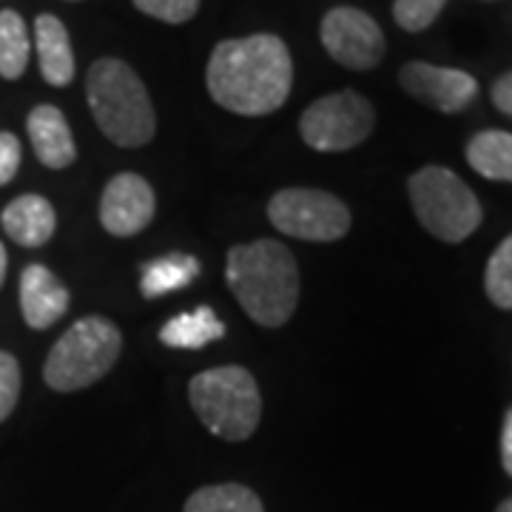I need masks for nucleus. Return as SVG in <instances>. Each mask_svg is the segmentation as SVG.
Segmentation results:
<instances>
[{"label":"nucleus","mask_w":512,"mask_h":512,"mask_svg":"<svg viewBox=\"0 0 512 512\" xmlns=\"http://www.w3.org/2000/svg\"><path fill=\"white\" fill-rule=\"evenodd\" d=\"M26 131L35 148L37 160L46 168H69L77 160V146H74V134L69 128L66 114L57 106H35L26 117Z\"/></svg>","instance_id":"13"},{"label":"nucleus","mask_w":512,"mask_h":512,"mask_svg":"<svg viewBox=\"0 0 512 512\" xmlns=\"http://www.w3.org/2000/svg\"><path fill=\"white\" fill-rule=\"evenodd\" d=\"M20 399V365L6 350H0V424L12 416Z\"/></svg>","instance_id":"24"},{"label":"nucleus","mask_w":512,"mask_h":512,"mask_svg":"<svg viewBox=\"0 0 512 512\" xmlns=\"http://www.w3.org/2000/svg\"><path fill=\"white\" fill-rule=\"evenodd\" d=\"M188 399L205 430L225 441L251 439L262 419V396L254 376L239 365L211 367L188 384Z\"/></svg>","instance_id":"4"},{"label":"nucleus","mask_w":512,"mask_h":512,"mask_svg":"<svg viewBox=\"0 0 512 512\" xmlns=\"http://www.w3.org/2000/svg\"><path fill=\"white\" fill-rule=\"evenodd\" d=\"M200 274V262L188 254H165L160 259H151L143 268L140 291L146 299H157L163 293L188 288Z\"/></svg>","instance_id":"18"},{"label":"nucleus","mask_w":512,"mask_h":512,"mask_svg":"<svg viewBox=\"0 0 512 512\" xmlns=\"http://www.w3.org/2000/svg\"><path fill=\"white\" fill-rule=\"evenodd\" d=\"M157 211V200L151 185L140 174H117L111 177L103 200H100V222L111 237H134L146 231Z\"/></svg>","instance_id":"11"},{"label":"nucleus","mask_w":512,"mask_h":512,"mask_svg":"<svg viewBox=\"0 0 512 512\" xmlns=\"http://www.w3.org/2000/svg\"><path fill=\"white\" fill-rule=\"evenodd\" d=\"M183 512H265V507L245 484H211L191 495Z\"/></svg>","instance_id":"20"},{"label":"nucleus","mask_w":512,"mask_h":512,"mask_svg":"<svg viewBox=\"0 0 512 512\" xmlns=\"http://www.w3.org/2000/svg\"><path fill=\"white\" fill-rule=\"evenodd\" d=\"M35 49L43 80L55 89L69 86L74 80V52L63 20L55 15H37Z\"/></svg>","instance_id":"15"},{"label":"nucleus","mask_w":512,"mask_h":512,"mask_svg":"<svg viewBox=\"0 0 512 512\" xmlns=\"http://www.w3.org/2000/svg\"><path fill=\"white\" fill-rule=\"evenodd\" d=\"M402 89L413 100H419L441 114H458L464 111L478 94V80L473 74L447 66H433L424 60H410L399 72Z\"/></svg>","instance_id":"10"},{"label":"nucleus","mask_w":512,"mask_h":512,"mask_svg":"<svg viewBox=\"0 0 512 512\" xmlns=\"http://www.w3.org/2000/svg\"><path fill=\"white\" fill-rule=\"evenodd\" d=\"M86 100L97 128L114 146L140 148L151 143L157 114L140 74L128 63L117 57L94 60L86 74Z\"/></svg>","instance_id":"3"},{"label":"nucleus","mask_w":512,"mask_h":512,"mask_svg":"<svg viewBox=\"0 0 512 512\" xmlns=\"http://www.w3.org/2000/svg\"><path fill=\"white\" fill-rule=\"evenodd\" d=\"M416 220L441 242H464L481 225V202L458 174L444 165H427L407 183Z\"/></svg>","instance_id":"6"},{"label":"nucleus","mask_w":512,"mask_h":512,"mask_svg":"<svg viewBox=\"0 0 512 512\" xmlns=\"http://www.w3.org/2000/svg\"><path fill=\"white\" fill-rule=\"evenodd\" d=\"M6 268H9V256H6V248L0 242V288H3V279H6Z\"/></svg>","instance_id":"28"},{"label":"nucleus","mask_w":512,"mask_h":512,"mask_svg":"<svg viewBox=\"0 0 512 512\" xmlns=\"http://www.w3.org/2000/svg\"><path fill=\"white\" fill-rule=\"evenodd\" d=\"M276 231L308 242H336L350 231V211L339 197L316 188H285L268 202Z\"/></svg>","instance_id":"8"},{"label":"nucleus","mask_w":512,"mask_h":512,"mask_svg":"<svg viewBox=\"0 0 512 512\" xmlns=\"http://www.w3.org/2000/svg\"><path fill=\"white\" fill-rule=\"evenodd\" d=\"M484 291L495 308L512 311V237H507L490 256L484 271Z\"/></svg>","instance_id":"21"},{"label":"nucleus","mask_w":512,"mask_h":512,"mask_svg":"<svg viewBox=\"0 0 512 512\" xmlns=\"http://www.w3.org/2000/svg\"><path fill=\"white\" fill-rule=\"evenodd\" d=\"M222 336H225V322H220V316L205 305L194 313H180V316L168 319L160 328V342L180 350L205 348Z\"/></svg>","instance_id":"16"},{"label":"nucleus","mask_w":512,"mask_h":512,"mask_svg":"<svg viewBox=\"0 0 512 512\" xmlns=\"http://www.w3.org/2000/svg\"><path fill=\"white\" fill-rule=\"evenodd\" d=\"M69 311V291L46 265H26L20 274V313L35 330L52 328Z\"/></svg>","instance_id":"12"},{"label":"nucleus","mask_w":512,"mask_h":512,"mask_svg":"<svg viewBox=\"0 0 512 512\" xmlns=\"http://www.w3.org/2000/svg\"><path fill=\"white\" fill-rule=\"evenodd\" d=\"M123 336L106 316H86L74 322L49 350L43 379L57 393H74L100 382L117 365Z\"/></svg>","instance_id":"5"},{"label":"nucleus","mask_w":512,"mask_h":512,"mask_svg":"<svg viewBox=\"0 0 512 512\" xmlns=\"http://www.w3.org/2000/svg\"><path fill=\"white\" fill-rule=\"evenodd\" d=\"M501 464H504V473L512 478V407L504 416V430H501Z\"/></svg>","instance_id":"27"},{"label":"nucleus","mask_w":512,"mask_h":512,"mask_svg":"<svg viewBox=\"0 0 512 512\" xmlns=\"http://www.w3.org/2000/svg\"><path fill=\"white\" fill-rule=\"evenodd\" d=\"M447 0H393V20L402 26L404 32H424L430 29Z\"/></svg>","instance_id":"22"},{"label":"nucleus","mask_w":512,"mask_h":512,"mask_svg":"<svg viewBox=\"0 0 512 512\" xmlns=\"http://www.w3.org/2000/svg\"><path fill=\"white\" fill-rule=\"evenodd\" d=\"M225 279L242 311L262 328H282L299 305L296 259L276 239H256L231 248Z\"/></svg>","instance_id":"2"},{"label":"nucleus","mask_w":512,"mask_h":512,"mask_svg":"<svg viewBox=\"0 0 512 512\" xmlns=\"http://www.w3.org/2000/svg\"><path fill=\"white\" fill-rule=\"evenodd\" d=\"M143 15L154 20H163L171 26L188 23L200 12V0H131Z\"/></svg>","instance_id":"23"},{"label":"nucleus","mask_w":512,"mask_h":512,"mask_svg":"<svg viewBox=\"0 0 512 512\" xmlns=\"http://www.w3.org/2000/svg\"><path fill=\"white\" fill-rule=\"evenodd\" d=\"M29 29L15 9H0V77L20 80L29 66Z\"/></svg>","instance_id":"19"},{"label":"nucleus","mask_w":512,"mask_h":512,"mask_svg":"<svg viewBox=\"0 0 512 512\" xmlns=\"http://www.w3.org/2000/svg\"><path fill=\"white\" fill-rule=\"evenodd\" d=\"M205 86L217 106L239 117L274 114L293 89L291 52L282 37L265 32L222 40L208 57Z\"/></svg>","instance_id":"1"},{"label":"nucleus","mask_w":512,"mask_h":512,"mask_svg":"<svg viewBox=\"0 0 512 512\" xmlns=\"http://www.w3.org/2000/svg\"><path fill=\"white\" fill-rule=\"evenodd\" d=\"M467 163L484 180L512 183V134L510 131H478L467 143Z\"/></svg>","instance_id":"17"},{"label":"nucleus","mask_w":512,"mask_h":512,"mask_svg":"<svg viewBox=\"0 0 512 512\" xmlns=\"http://www.w3.org/2000/svg\"><path fill=\"white\" fill-rule=\"evenodd\" d=\"M0 225L6 231V237L18 242L23 248H40L49 239L55 237L57 214L52 202L40 194H23L18 200H12L3 214H0Z\"/></svg>","instance_id":"14"},{"label":"nucleus","mask_w":512,"mask_h":512,"mask_svg":"<svg viewBox=\"0 0 512 512\" xmlns=\"http://www.w3.org/2000/svg\"><path fill=\"white\" fill-rule=\"evenodd\" d=\"M493 103L501 114L512 117V72L501 74L493 86Z\"/></svg>","instance_id":"26"},{"label":"nucleus","mask_w":512,"mask_h":512,"mask_svg":"<svg viewBox=\"0 0 512 512\" xmlns=\"http://www.w3.org/2000/svg\"><path fill=\"white\" fill-rule=\"evenodd\" d=\"M20 140L12 131H0V188L15 180L20 168Z\"/></svg>","instance_id":"25"},{"label":"nucleus","mask_w":512,"mask_h":512,"mask_svg":"<svg viewBox=\"0 0 512 512\" xmlns=\"http://www.w3.org/2000/svg\"><path fill=\"white\" fill-rule=\"evenodd\" d=\"M376 126V111L365 94L345 89L313 100L299 117V134L313 151H350L362 146Z\"/></svg>","instance_id":"7"},{"label":"nucleus","mask_w":512,"mask_h":512,"mask_svg":"<svg viewBox=\"0 0 512 512\" xmlns=\"http://www.w3.org/2000/svg\"><path fill=\"white\" fill-rule=\"evenodd\" d=\"M322 46L328 55L353 72H370L384 60L387 40L382 26L362 9L353 6H336L322 18L319 26Z\"/></svg>","instance_id":"9"},{"label":"nucleus","mask_w":512,"mask_h":512,"mask_svg":"<svg viewBox=\"0 0 512 512\" xmlns=\"http://www.w3.org/2000/svg\"><path fill=\"white\" fill-rule=\"evenodd\" d=\"M495 512H512V498L501 501V504H498V510H495Z\"/></svg>","instance_id":"29"}]
</instances>
